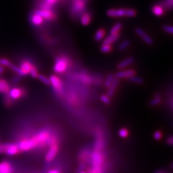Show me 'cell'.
Returning <instances> with one entry per match:
<instances>
[{"label": "cell", "mask_w": 173, "mask_h": 173, "mask_svg": "<svg viewBox=\"0 0 173 173\" xmlns=\"http://www.w3.org/2000/svg\"><path fill=\"white\" fill-rule=\"evenodd\" d=\"M120 37V34H114V35H110L108 36L105 40L103 41L102 44H109L112 45L113 43H114L115 41H117L118 39Z\"/></svg>", "instance_id": "cell-16"}, {"label": "cell", "mask_w": 173, "mask_h": 173, "mask_svg": "<svg viewBox=\"0 0 173 173\" xmlns=\"http://www.w3.org/2000/svg\"><path fill=\"white\" fill-rule=\"evenodd\" d=\"M101 99L105 104H109L110 102H111V100H110L109 97L107 95H102L101 96Z\"/></svg>", "instance_id": "cell-38"}, {"label": "cell", "mask_w": 173, "mask_h": 173, "mask_svg": "<svg viewBox=\"0 0 173 173\" xmlns=\"http://www.w3.org/2000/svg\"><path fill=\"white\" fill-rule=\"evenodd\" d=\"M20 79H21V76L18 75L17 76H15V77H14V78L12 79V83H17L18 82H19Z\"/></svg>", "instance_id": "cell-40"}, {"label": "cell", "mask_w": 173, "mask_h": 173, "mask_svg": "<svg viewBox=\"0 0 173 173\" xmlns=\"http://www.w3.org/2000/svg\"><path fill=\"white\" fill-rule=\"evenodd\" d=\"M91 21V15L89 13L84 14L81 18V23L83 26L88 25Z\"/></svg>", "instance_id": "cell-23"}, {"label": "cell", "mask_w": 173, "mask_h": 173, "mask_svg": "<svg viewBox=\"0 0 173 173\" xmlns=\"http://www.w3.org/2000/svg\"><path fill=\"white\" fill-rule=\"evenodd\" d=\"M7 144H0V153H3L5 151Z\"/></svg>", "instance_id": "cell-39"}, {"label": "cell", "mask_w": 173, "mask_h": 173, "mask_svg": "<svg viewBox=\"0 0 173 173\" xmlns=\"http://www.w3.org/2000/svg\"><path fill=\"white\" fill-rule=\"evenodd\" d=\"M9 67L13 70V71H14L15 73H16L18 75H19L21 76H25V74L23 73V72L22 71V70L20 69V67H18L16 66H15V65H14L12 64L10 65V66Z\"/></svg>", "instance_id": "cell-26"}, {"label": "cell", "mask_w": 173, "mask_h": 173, "mask_svg": "<svg viewBox=\"0 0 173 173\" xmlns=\"http://www.w3.org/2000/svg\"><path fill=\"white\" fill-rule=\"evenodd\" d=\"M105 35V30L103 28H100L97 30V31L94 35V39L97 42H99L101 39H103Z\"/></svg>", "instance_id": "cell-21"}, {"label": "cell", "mask_w": 173, "mask_h": 173, "mask_svg": "<svg viewBox=\"0 0 173 173\" xmlns=\"http://www.w3.org/2000/svg\"><path fill=\"white\" fill-rule=\"evenodd\" d=\"M103 162V155H101V153L98 150L93 152L92 155V164L93 169H100Z\"/></svg>", "instance_id": "cell-5"}, {"label": "cell", "mask_w": 173, "mask_h": 173, "mask_svg": "<svg viewBox=\"0 0 173 173\" xmlns=\"http://www.w3.org/2000/svg\"><path fill=\"white\" fill-rule=\"evenodd\" d=\"M80 173H86L85 172H83V171H82V172H80Z\"/></svg>", "instance_id": "cell-45"}, {"label": "cell", "mask_w": 173, "mask_h": 173, "mask_svg": "<svg viewBox=\"0 0 173 173\" xmlns=\"http://www.w3.org/2000/svg\"><path fill=\"white\" fill-rule=\"evenodd\" d=\"M4 67L3 66H0V75H1L3 72H4Z\"/></svg>", "instance_id": "cell-43"}, {"label": "cell", "mask_w": 173, "mask_h": 173, "mask_svg": "<svg viewBox=\"0 0 173 173\" xmlns=\"http://www.w3.org/2000/svg\"><path fill=\"white\" fill-rule=\"evenodd\" d=\"M37 78H38L39 80H41L42 83H44L45 85H50V81L49 78H47L43 74H38Z\"/></svg>", "instance_id": "cell-29"}, {"label": "cell", "mask_w": 173, "mask_h": 173, "mask_svg": "<svg viewBox=\"0 0 173 173\" xmlns=\"http://www.w3.org/2000/svg\"><path fill=\"white\" fill-rule=\"evenodd\" d=\"M118 82H119V80H118V78H114L112 84L108 87L109 88V90L108 91V97H112L114 95L117 86L118 85Z\"/></svg>", "instance_id": "cell-19"}, {"label": "cell", "mask_w": 173, "mask_h": 173, "mask_svg": "<svg viewBox=\"0 0 173 173\" xmlns=\"http://www.w3.org/2000/svg\"><path fill=\"white\" fill-rule=\"evenodd\" d=\"M12 64V63L6 58H0V66H6L8 67H9L10 65Z\"/></svg>", "instance_id": "cell-32"}, {"label": "cell", "mask_w": 173, "mask_h": 173, "mask_svg": "<svg viewBox=\"0 0 173 173\" xmlns=\"http://www.w3.org/2000/svg\"><path fill=\"white\" fill-rule=\"evenodd\" d=\"M135 74L136 72L135 70L128 69L117 73L115 74V77L116 78H118V79H119V78H128L131 76H135Z\"/></svg>", "instance_id": "cell-12"}, {"label": "cell", "mask_w": 173, "mask_h": 173, "mask_svg": "<svg viewBox=\"0 0 173 173\" xmlns=\"http://www.w3.org/2000/svg\"><path fill=\"white\" fill-rule=\"evenodd\" d=\"M85 0H73V6L71 8V13L73 15L77 14H83L85 9Z\"/></svg>", "instance_id": "cell-3"}, {"label": "cell", "mask_w": 173, "mask_h": 173, "mask_svg": "<svg viewBox=\"0 0 173 173\" xmlns=\"http://www.w3.org/2000/svg\"><path fill=\"white\" fill-rule=\"evenodd\" d=\"M128 79L130 81H131L133 83H137V84H142V83H143V82H144V80L141 78L137 77V76H131V77L128 78Z\"/></svg>", "instance_id": "cell-27"}, {"label": "cell", "mask_w": 173, "mask_h": 173, "mask_svg": "<svg viewBox=\"0 0 173 173\" xmlns=\"http://www.w3.org/2000/svg\"><path fill=\"white\" fill-rule=\"evenodd\" d=\"M160 101H161L160 98L156 96V97H155V98H154L153 99H152L150 101V103L149 104H150V105L151 107H155V106L158 105L160 103Z\"/></svg>", "instance_id": "cell-33"}, {"label": "cell", "mask_w": 173, "mask_h": 173, "mask_svg": "<svg viewBox=\"0 0 173 173\" xmlns=\"http://www.w3.org/2000/svg\"><path fill=\"white\" fill-rule=\"evenodd\" d=\"M154 138L156 140H159L161 139L162 137V133L160 131H156L154 133Z\"/></svg>", "instance_id": "cell-37"}, {"label": "cell", "mask_w": 173, "mask_h": 173, "mask_svg": "<svg viewBox=\"0 0 173 173\" xmlns=\"http://www.w3.org/2000/svg\"><path fill=\"white\" fill-rule=\"evenodd\" d=\"M29 73L31 74V76H32L33 78H37L38 74V70H37L36 67L34 66V65H32V66H31Z\"/></svg>", "instance_id": "cell-31"}, {"label": "cell", "mask_w": 173, "mask_h": 173, "mask_svg": "<svg viewBox=\"0 0 173 173\" xmlns=\"http://www.w3.org/2000/svg\"><path fill=\"white\" fill-rule=\"evenodd\" d=\"M12 99H18L25 95V90L21 88H13L7 94Z\"/></svg>", "instance_id": "cell-8"}, {"label": "cell", "mask_w": 173, "mask_h": 173, "mask_svg": "<svg viewBox=\"0 0 173 173\" xmlns=\"http://www.w3.org/2000/svg\"><path fill=\"white\" fill-rule=\"evenodd\" d=\"M67 66L68 63L66 58H58L55 61V64L54 66V70L58 73H64L67 69Z\"/></svg>", "instance_id": "cell-4"}, {"label": "cell", "mask_w": 173, "mask_h": 173, "mask_svg": "<svg viewBox=\"0 0 173 173\" xmlns=\"http://www.w3.org/2000/svg\"><path fill=\"white\" fill-rule=\"evenodd\" d=\"M134 62H135L134 58H133V57L128 58L127 59L123 60L122 62H121L119 64L117 65V68L119 69H123V68H124L126 67H128V66H130Z\"/></svg>", "instance_id": "cell-18"}, {"label": "cell", "mask_w": 173, "mask_h": 173, "mask_svg": "<svg viewBox=\"0 0 173 173\" xmlns=\"http://www.w3.org/2000/svg\"><path fill=\"white\" fill-rule=\"evenodd\" d=\"M58 151V147L57 144H54L51 146L50 149H49L48 152L47 153V155L46 156V160L48 162L52 161L55 156L57 155Z\"/></svg>", "instance_id": "cell-10"}, {"label": "cell", "mask_w": 173, "mask_h": 173, "mask_svg": "<svg viewBox=\"0 0 173 173\" xmlns=\"http://www.w3.org/2000/svg\"><path fill=\"white\" fill-rule=\"evenodd\" d=\"M122 27H123L122 23H121V22H117L116 24H115L114 26L111 30V35H114V34H119V32L120 31V30H121Z\"/></svg>", "instance_id": "cell-24"}, {"label": "cell", "mask_w": 173, "mask_h": 173, "mask_svg": "<svg viewBox=\"0 0 173 173\" xmlns=\"http://www.w3.org/2000/svg\"><path fill=\"white\" fill-rule=\"evenodd\" d=\"M48 173H59V172L57 170H52V171H50Z\"/></svg>", "instance_id": "cell-44"}, {"label": "cell", "mask_w": 173, "mask_h": 173, "mask_svg": "<svg viewBox=\"0 0 173 173\" xmlns=\"http://www.w3.org/2000/svg\"><path fill=\"white\" fill-rule=\"evenodd\" d=\"M114 79V76L112 74H109L107 78V80L105 83V85L107 88H108L110 86H111V85L112 84L113 80Z\"/></svg>", "instance_id": "cell-30"}, {"label": "cell", "mask_w": 173, "mask_h": 173, "mask_svg": "<svg viewBox=\"0 0 173 173\" xmlns=\"http://www.w3.org/2000/svg\"><path fill=\"white\" fill-rule=\"evenodd\" d=\"M31 22L33 25L38 26L41 25L43 22V19L41 16H39V15L34 14L31 17Z\"/></svg>", "instance_id": "cell-20"}, {"label": "cell", "mask_w": 173, "mask_h": 173, "mask_svg": "<svg viewBox=\"0 0 173 173\" xmlns=\"http://www.w3.org/2000/svg\"><path fill=\"white\" fill-rule=\"evenodd\" d=\"M107 15L111 18H121L135 17L137 12L132 9H109L107 12Z\"/></svg>", "instance_id": "cell-1"}, {"label": "cell", "mask_w": 173, "mask_h": 173, "mask_svg": "<svg viewBox=\"0 0 173 173\" xmlns=\"http://www.w3.org/2000/svg\"><path fill=\"white\" fill-rule=\"evenodd\" d=\"M50 81L54 89L57 91H60L62 89V82L58 77L55 75H51L50 78Z\"/></svg>", "instance_id": "cell-13"}, {"label": "cell", "mask_w": 173, "mask_h": 173, "mask_svg": "<svg viewBox=\"0 0 173 173\" xmlns=\"http://www.w3.org/2000/svg\"><path fill=\"white\" fill-rule=\"evenodd\" d=\"M119 135L122 138H126L128 135V131L126 128H122L119 131Z\"/></svg>", "instance_id": "cell-34"}, {"label": "cell", "mask_w": 173, "mask_h": 173, "mask_svg": "<svg viewBox=\"0 0 173 173\" xmlns=\"http://www.w3.org/2000/svg\"><path fill=\"white\" fill-rule=\"evenodd\" d=\"M35 14L41 16L42 19L46 20H52L54 19V15L53 13L50 9H41L38 10L35 12Z\"/></svg>", "instance_id": "cell-9"}, {"label": "cell", "mask_w": 173, "mask_h": 173, "mask_svg": "<svg viewBox=\"0 0 173 173\" xmlns=\"http://www.w3.org/2000/svg\"><path fill=\"white\" fill-rule=\"evenodd\" d=\"M162 29L164 31H166V32H167V33H169V34H172L173 33V29H172V27L171 26L164 25L163 26Z\"/></svg>", "instance_id": "cell-36"}, {"label": "cell", "mask_w": 173, "mask_h": 173, "mask_svg": "<svg viewBox=\"0 0 173 173\" xmlns=\"http://www.w3.org/2000/svg\"><path fill=\"white\" fill-rule=\"evenodd\" d=\"M112 47L111 45H109V44H102L100 48V51L103 53H110L112 51Z\"/></svg>", "instance_id": "cell-25"}, {"label": "cell", "mask_w": 173, "mask_h": 173, "mask_svg": "<svg viewBox=\"0 0 173 173\" xmlns=\"http://www.w3.org/2000/svg\"><path fill=\"white\" fill-rule=\"evenodd\" d=\"M153 13L156 16H162L164 13V10L160 5H155L152 9Z\"/></svg>", "instance_id": "cell-22"}, {"label": "cell", "mask_w": 173, "mask_h": 173, "mask_svg": "<svg viewBox=\"0 0 173 173\" xmlns=\"http://www.w3.org/2000/svg\"><path fill=\"white\" fill-rule=\"evenodd\" d=\"M31 66H32V64L29 60H25L20 64V69L22 70L25 75H26L30 73Z\"/></svg>", "instance_id": "cell-15"}, {"label": "cell", "mask_w": 173, "mask_h": 173, "mask_svg": "<svg viewBox=\"0 0 173 173\" xmlns=\"http://www.w3.org/2000/svg\"><path fill=\"white\" fill-rule=\"evenodd\" d=\"M4 103L6 104L7 106H10L12 103V99L9 96V95L6 94V96L4 98Z\"/></svg>", "instance_id": "cell-35"}, {"label": "cell", "mask_w": 173, "mask_h": 173, "mask_svg": "<svg viewBox=\"0 0 173 173\" xmlns=\"http://www.w3.org/2000/svg\"><path fill=\"white\" fill-rule=\"evenodd\" d=\"M10 89V86L8 82L4 79H0V91L1 93L8 94Z\"/></svg>", "instance_id": "cell-17"}, {"label": "cell", "mask_w": 173, "mask_h": 173, "mask_svg": "<svg viewBox=\"0 0 173 173\" xmlns=\"http://www.w3.org/2000/svg\"><path fill=\"white\" fill-rule=\"evenodd\" d=\"M172 140H173V139H172V137H170L169 139H168V140H167V143L169 144V145H172Z\"/></svg>", "instance_id": "cell-42"}, {"label": "cell", "mask_w": 173, "mask_h": 173, "mask_svg": "<svg viewBox=\"0 0 173 173\" xmlns=\"http://www.w3.org/2000/svg\"><path fill=\"white\" fill-rule=\"evenodd\" d=\"M135 32L136 34L143 39L144 42L148 44V45H151L153 44V40L152 38L149 36L148 34H147L144 30L140 28H137L135 29Z\"/></svg>", "instance_id": "cell-7"}, {"label": "cell", "mask_w": 173, "mask_h": 173, "mask_svg": "<svg viewBox=\"0 0 173 173\" xmlns=\"http://www.w3.org/2000/svg\"><path fill=\"white\" fill-rule=\"evenodd\" d=\"M50 138V134L49 131L46 130H42L39 132L37 135L34 137V139L37 141V144H43L48 143L49 139Z\"/></svg>", "instance_id": "cell-6"}, {"label": "cell", "mask_w": 173, "mask_h": 173, "mask_svg": "<svg viewBox=\"0 0 173 173\" xmlns=\"http://www.w3.org/2000/svg\"><path fill=\"white\" fill-rule=\"evenodd\" d=\"M14 168L10 163L3 161L0 163V173H13Z\"/></svg>", "instance_id": "cell-11"}, {"label": "cell", "mask_w": 173, "mask_h": 173, "mask_svg": "<svg viewBox=\"0 0 173 173\" xmlns=\"http://www.w3.org/2000/svg\"><path fill=\"white\" fill-rule=\"evenodd\" d=\"M19 151V149L17 146V144H7L6 147L5 149V153L8 155H14L18 154Z\"/></svg>", "instance_id": "cell-14"}, {"label": "cell", "mask_w": 173, "mask_h": 173, "mask_svg": "<svg viewBox=\"0 0 173 173\" xmlns=\"http://www.w3.org/2000/svg\"><path fill=\"white\" fill-rule=\"evenodd\" d=\"M19 151H26L31 149H33L37 146H38L37 141L34 138L30 139H25L21 141L17 144Z\"/></svg>", "instance_id": "cell-2"}, {"label": "cell", "mask_w": 173, "mask_h": 173, "mask_svg": "<svg viewBox=\"0 0 173 173\" xmlns=\"http://www.w3.org/2000/svg\"><path fill=\"white\" fill-rule=\"evenodd\" d=\"M130 41L129 40H125L124 42H123L119 46V50L120 51H124L127 48L130 46Z\"/></svg>", "instance_id": "cell-28"}, {"label": "cell", "mask_w": 173, "mask_h": 173, "mask_svg": "<svg viewBox=\"0 0 173 173\" xmlns=\"http://www.w3.org/2000/svg\"><path fill=\"white\" fill-rule=\"evenodd\" d=\"M166 5H167L168 9H171L172 7V0H167Z\"/></svg>", "instance_id": "cell-41"}]
</instances>
